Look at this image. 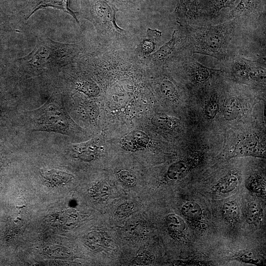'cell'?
Segmentation results:
<instances>
[{
    "mask_svg": "<svg viewBox=\"0 0 266 266\" xmlns=\"http://www.w3.org/2000/svg\"><path fill=\"white\" fill-rule=\"evenodd\" d=\"M239 105L238 100L234 97H231L226 100L224 108L226 120L231 121L237 118L240 111Z\"/></svg>",
    "mask_w": 266,
    "mask_h": 266,
    "instance_id": "30bf717a",
    "label": "cell"
},
{
    "mask_svg": "<svg viewBox=\"0 0 266 266\" xmlns=\"http://www.w3.org/2000/svg\"><path fill=\"white\" fill-rule=\"evenodd\" d=\"M69 0H37L35 6L29 14L27 19L31 17L36 11L46 7H53L62 10L70 15L79 24V21L76 16V12L71 10L68 5Z\"/></svg>",
    "mask_w": 266,
    "mask_h": 266,
    "instance_id": "8992f818",
    "label": "cell"
},
{
    "mask_svg": "<svg viewBox=\"0 0 266 266\" xmlns=\"http://www.w3.org/2000/svg\"><path fill=\"white\" fill-rule=\"evenodd\" d=\"M93 14L98 21L106 25L109 28L121 33L123 30L118 27L116 23V9L106 1L103 0H97L93 7Z\"/></svg>",
    "mask_w": 266,
    "mask_h": 266,
    "instance_id": "277c9868",
    "label": "cell"
},
{
    "mask_svg": "<svg viewBox=\"0 0 266 266\" xmlns=\"http://www.w3.org/2000/svg\"><path fill=\"white\" fill-rule=\"evenodd\" d=\"M41 174L45 180L54 185L66 184L72 178L66 172L54 169L42 170Z\"/></svg>",
    "mask_w": 266,
    "mask_h": 266,
    "instance_id": "9c48e42d",
    "label": "cell"
},
{
    "mask_svg": "<svg viewBox=\"0 0 266 266\" xmlns=\"http://www.w3.org/2000/svg\"><path fill=\"white\" fill-rule=\"evenodd\" d=\"M149 142L148 136L139 130L129 133L124 140V145L128 149L136 150L145 147Z\"/></svg>",
    "mask_w": 266,
    "mask_h": 266,
    "instance_id": "52a82bcc",
    "label": "cell"
},
{
    "mask_svg": "<svg viewBox=\"0 0 266 266\" xmlns=\"http://www.w3.org/2000/svg\"><path fill=\"white\" fill-rule=\"evenodd\" d=\"M86 112L91 119L96 118L99 114V110L98 106L92 102L85 104L84 107Z\"/></svg>",
    "mask_w": 266,
    "mask_h": 266,
    "instance_id": "f1b7e54d",
    "label": "cell"
},
{
    "mask_svg": "<svg viewBox=\"0 0 266 266\" xmlns=\"http://www.w3.org/2000/svg\"><path fill=\"white\" fill-rule=\"evenodd\" d=\"M258 140L254 137H247L239 141L234 147L233 152L234 157L264 156L259 153Z\"/></svg>",
    "mask_w": 266,
    "mask_h": 266,
    "instance_id": "5b68a950",
    "label": "cell"
},
{
    "mask_svg": "<svg viewBox=\"0 0 266 266\" xmlns=\"http://www.w3.org/2000/svg\"><path fill=\"white\" fill-rule=\"evenodd\" d=\"M219 110V104L216 98L211 97L205 106L204 111L209 119H212L216 116Z\"/></svg>",
    "mask_w": 266,
    "mask_h": 266,
    "instance_id": "d4e9b609",
    "label": "cell"
},
{
    "mask_svg": "<svg viewBox=\"0 0 266 266\" xmlns=\"http://www.w3.org/2000/svg\"><path fill=\"white\" fill-rule=\"evenodd\" d=\"M119 175L123 182L128 185L132 186L135 183V178L134 175L127 170H123L121 171L119 173Z\"/></svg>",
    "mask_w": 266,
    "mask_h": 266,
    "instance_id": "83f0119b",
    "label": "cell"
},
{
    "mask_svg": "<svg viewBox=\"0 0 266 266\" xmlns=\"http://www.w3.org/2000/svg\"><path fill=\"white\" fill-rule=\"evenodd\" d=\"M222 213L224 218L229 221H236L240 213L238 203L234 200L226 202L223 206Z\"/></svg>",
    "mask_w": 266,
    "mask_h": 266,
    "instance_id": "2e32d148",
    "label": "cell"
},
{
    "mask_svg": "<svg viewBox=\"0 0 266 266\" xmlns=\"http://www.w3.org/2000/svg\"><path fill=\"white\" fill-rule=\"evenodd\" d=\"M260 0H241L232 12L234 17H238L256 9Z\"/></svg>",
    "mask_w": 266,
    "mask_h": 266,
    "instance_id": "ffe728a7",
    "label": "cell"
},
{
    "mask_svg": "<svg viewBox=\"0 0 266 266\" xmlns=\"http://www.w3.org/2000/svg\"><path fill=\"white\" fill-rule=\"evenodd\" d=\"M256 61L248 60L249 77L256 81H265L266 69Z\"/></svg>",
    "mask_w": 266,
    "mask_h": 266,
    "instance_id": "ac0fdd59",
    "label": "cell"
},
{
    "mask_svg": "<svg viewBox=\"0 0 266 266\" xmlns=\"http://www.w3.org/2000/svg\"><path fill=\"white\" fill-rule=\"evenodd\" d=\"M262 211L260 204L253 202L249 204L246 211V220L249 224H254L258 220Z\"/></svg>",
    "mask_w": 266,
    "mask_h": 266,
    "instance_id": "7402d4cb",
    "label": "cell"
},
{
    "mask_svg": "<svg viewBox=\"0 0 266 266\" xmlns=\"http://www.w3.org/2000/svg\"><path fill=\"white\" fill-rule=\"evenodd\" d=\"M153 125L162 128L172 129L174 125L173 120L164 114H157L152 118Z\"/></svg>",
    "mask_w": 266,
    "mask_h": 266,
    "instance_id": "cb8c5ba5",
    "label": "cell"
},
{
    "mask_svg": "<svg viewBox=\"0 0 266 266\" xmlns=\"http://www.w3.org/2000/svg\"><path fill=\"white\" fill-rule=\"evenodd\" d=\"M181 212L184 216L195 219L201 216L202 209L198 203L195 202H187L183 205Z\"/></svg>",
    "mask_w": 266,
    "mask_h": 266,
    "instance_id": "44dd1931",
    "label": "cell"
},
{
    "mask_svg": "<svg viewBox=\"0 0 266 266\" xmlns=\"http://www.w3.org/2000/svg\"><path fill=\"white\" fill-rule=\"evenodd\" d=\"M160 90L162 95L169 100L176 101L178 99L179 94L176 87L169 80H164L162 82Z\"/></svg>",
    "mask_w": 266,
    "mask_h": 266,
    "instance_id": "d6986e66",
    "label": "cell"
},
{
    "mask_svg": "<svg viewBox=\"0 0 266 266\" xmlns=\"http://www.w3.org/2000/svg\"><path fill=\"white\" fill-rule=\"evenodd\" d=\"M75 49L74 44L59 43L41 36L33 51L19 60L23 66L33 71L56 70L71 63Z\"/></svg>",
    "mask_w": 266,
    "mask_h": 266,
    "instance_id": "6da1fadb",
    "label": "cell"
},
{
    "mask_svg": "<svg viewBox=\"0 0 266 266\" xmlns=\"http://www.w3.org/2000/svg\"><path fill=\"white\" fill-rule=\"evenodd\" d=\"M133 209V205L129 203H125L121 205L117 210L118 216L123 217L130 214Z\"/></svg>",
    "mask_w": 266,
    "mask_h": 266,
    "instance_id": "4dcf8cb0",
    "label": "cell"
},
{
    "mask_svg": "<svg viewBox=\"0 0 266 266\" xmlns=\"http://www.w3.org/2000/svg\"><path fill=\"white\" fill-rule=\"evenodd\" d=\"M181 3L187 16L193 18L197 15L199 10L198 0H181Z\"/></svg>",
    "mask_w": 266,
    "mask_h": 266,
    "instance_id": "603a6c76",
    "label": "cell"
},
{
    "mask_svg": "<svg viewBox=\"0 0 266 266\" xmlns=\"http://www.w3.org/2000/svg\"><path fill=\"white\" fill-rule=\"evenodd\" d=\"M166 224L168 229L172 233H180L184 232L186 227L184 221L178 215L171 213L166 218Z\"/></svg>",
    "mask_w": 266,
    "mask_h": 266,
    "instance_id": "9a60e30c",
    "label": "cell"
},
{
    "mask_svg": "<svg viewBox=\"0 0 266 266\" xmlns=\"http://www.w3.org/2000/svg\"><path fill=\"white\" fill-rule=\"evenodd\" d=\"M32 132H47L70 135L75 124L65 108L61 96L54 92L40 107L28 113Z\"/></svg>",
    "mask_w": 266,
    "mask_h": 266,
    "instance_id": "7a4b0ae2",
    "label": "cell"
},
{
    "mask_svg": "<svg viewBox=\"0 0 266 266\" xmlns=\"http://www.w3.org/2000/svg\"><path fill=\"white\" fill-rule=\"evenodd\" d=\"M231 32L232 27L227 23L200 30L193 37L195 52L221 57L226 52Z\"/></svg>",
    "mask_w": 266,
    "mask_h": 266,
    "instance_id": "3957f363",
    "label": "cell"
},
{
    "mask_svg": "<svg viewBox=\"0 0 266 266\" xmlns=\"http://www.w3.org/2000/svg\"><path fill=\"white\" fill-rule=\"evenodd\" d=\"M238 183L237 176L234 174L229 173L218 182L217 188L222 193H228L236 188Z\"/></svg>",
    "mask_w": 266,
    "mask_h": 266,
    "instance_id": "5bb4252c",
    "label": "cell"
},
{
    "mask_svg": "<svg viewBox=\"0 0 266 266\" xmlns=\"http://www.w3.org/2000/svg\"><path fill=\"white\" fill-rule=\"evenodd\" d=\"M77 89L89 96H95L98 94L99 89L95 84L90 82L79 83Z\"/></svg>",
    "mask_w": 266,
    "mask_h": 266,
    "instance_id": "484cf974",
    "label": "cell"
},
{
    "mask_svg": "<svg viewBox=\"0 0 266 266\" xmlns=\"http://www.w3.org/2000/svg\"><path fill=\"white\" fill-rule=\"evenodd\" d=\"M96 192L99 199L105 200L110 195V187L106 182H101L98 185L96 188Z\"/></svg>",
    "mask_w": 266,
    "mask_h": 266,
    "instance_id": "4316f807",
    "label": "cell"
},
{
    "mask_svg": "<svg viewBox=\"0 0 266 266\" xmlns=\"http://www.w3.org/2000/svg\"><path fill=\"white\" fill-rule=\"evenodd\" d=\"M233 71L238 77L243 80H247L249 77L248 60L239 58L234 61Z\"/></svg>",
    "mask_w": 266,
    "mask_h": 266,
    "instance_id": "e0dca14e",
    "label": "cell"
},
{
    "mask_svg": "<svg viewBox=\"0 0 266 266\" xmlns=\"http://www.w3.org/2000/svg\"><path fill=\"white\" fill-rule=\"evenodd\" d=\"M235 0H213V8L217 11L223 8L231 6Z\"/></svg>",
    "mask_w": 266,
    "mask_h": 266,
    "instance_id": "f546056e",
    "label": "cell"
},
{
    "mask_svg": "<svg viewBox=\"0 0 266 266\" xmlns=\"http://www.w3.org/2000/svg\"><path fill=\"white\" fill-rule=\"evenodd\" d=\"M189 68L193 79L198 83L207 81L213 72L220 70L208 68L197 62H192Z\"/></svg>",
    "mask_w": 266,
    "mask_h": 266,
    "instance_id": "ba28073f",
    "label": "cell"
},
{
    "mask_svg": "<svg viewBox=\"0 0 266 266\" xmlns=\"http://www.w3.org/2000/svg\"><path fill=\"white\" fill-rule=\"evenodd\" d=\"M189 169V164L184 161H179L171 165L167 170V177L172 180H177L185 175Z\"/></svg>",
    "mask_w": 266,
    "mask_h": 266,
    "instance_id": "8fae6325",
    "label": "cell"
},
{
    "mask_svg": "<svg viewBox=\"0 0 266 266\" xmlns=\"http://www.w3.org/2000/svg\"><path fill=\"white\" fill-rule=\"evenodd\" d=\"M175 31L171 39L161 46L157 51L151 55L153 59L156 61H162L165 59L173 52L176 43V36Z\"/></svg>",
    "mask_w": 266,
    "mask_h": 266,
    "instance_id": "4fadbf2b",
    "label": "cell"
},
{
    "mask_svg": "<svg viewBox=\"0 0 266 266\" xmlns=\"http://www.w3.org/2000/svg\"><path fill=\"white\" fill-rule=\"evenodd\" d=\"M161 35V32L148 29L146 38H144L140 45V48L142 53L145 54L151 53L155 49L156 43V41L158 37Z\"/></svg>",
    "mask_w": 266,
    "mask_h": 266,
    "instance_id": "7c38bea8",
    "label": "cell"
}]
</instances>
